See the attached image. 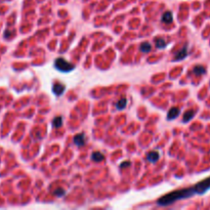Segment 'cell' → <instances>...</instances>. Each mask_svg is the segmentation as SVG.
<instances>
[{"instance_id": "obj_1", "label": "cell", "mask_w": 210, "mask_h": 210, "mask_svg": "<svg viewBox=\"0 0 210 210\" xmlns=\"http://www.w3.org/2000/svg\"><path fill=\"white\" fill-rule=\"evenodd\" d=\"M208 190H210V177L198 183L192 188L181 189V190L174 191V192L163 196L157 201V204L160 205V206H168V205L172 204L177 200L187 199V198H190L194 195H202V194L206 193Z\"/></svg>"}, {"instance_id": "obj_2", "label": "cell", "mask_w": 210, "mask_h": 210, "mask_svg": "<svg viewBox=\"0 0 210 210\" xmlns=\"http://www.w3.org/2000/svg\"><path fill=\"white\" fill-rule=\"evenodd\" d=\"M54 66L59 71H61V72H66V73L70 72V71H72L75 69V66H74V65L69 63L68 61H66V59H63V57H59V59H55Z\"/></svg>"}, {"instance_id": "obj_3", "label": "cell", "mask_w": 210, "mask_h": 210, "mask_svg": "<svg viewBox=\"0 0 210 210\" xmlns=\"http://www.w3.org/2000/svg\"><path fill=\"white\" fill-rule=\"evenodd\" d=\"M187 55H188V47L184 46L178 52H176V54L174 57V61H181V59H186Z\"/></svg>"}, {"instance_id": "obj_4", "label": "cell", "mask_w": 210, "mask_h": 210, "mask_svg": "<svg viewBox=\"0 0 210 210\" xmlns=\"http://www.w3.org/2000/svg\"><path fill=\"white\" fill-rule=\"evenodd\" d=\"M74 142L75 145H77L78 147H82L85 145V135L84 133H78L74 137Z\"/></svg>"}, {"instance_id": "obj_5", "label": "cell", "mask_w": 210, "mask_h": 210, "mask_svg": "<svg viewBox=\"0 0 210 210\" xmlns=\"http://www.w3.org/2000/svg\"><path fill=\"white\" fill-rule=\"evenodd\" d=\"M179 115V109L178 108H171V109L169 110V112H168L167 114V119L168 120H173L176 118L177 116Z\"/></svg>"}, {"instance_id": "obj_6", "label": "cell", "mask_w": 210, "mask_h": 210, "mask_svg": "<svg viewBox=\"0 0 210 210\" xmlns=\"http://www.w3.org/2000/svg\"><path fill=\"white\" fill-rule=\"evenodd\" d=\"M64 90H65V86L63 84H61V83H55L54 85V88H52V91H54L57 95H61L64 92Z\"/></svg>"}, {"instance_id": "obj_7", "label": "cell", "mask_w": 210, "mask_h": 210, "mask_svg": "<svg viewBox=\"0 0 210 210\" xmlns=\"http://www.w3.org/2000/svg\"><path fill=\"white\" fill-rule=\"evenodd\" d=\"M159 157L160 156H159V154L157 152H150L147 156V159L150 162H157L159 160Z\"/></svg>"}, {"instance_id": "obj_8", "label": "cell", "mask_w": 210, "mask_h": 210, "mask_svg": "<svg viewBox=\"0 0 210 210\" xmlns=\"http://www.w3.org/2000/svg\"><path fill=\"white\" fill-rule=\"evenodd\" d=\"M193 73L197 76H200L206 73V70H205V68L203 66H196L195 68L193 69Z\"/></svg>"}, {"instance_id": "obj_9", "label": "cell", "mask_w": 210, "mask_h": 210, "mask_svg": "<svg viewBox=\"0 0 210 210\" xmlns=\"http://www.w3.org/2000/svg\"><path fill=\"white\" fill-rule=\"evenodd\" d=\"M91 159L93 161H95V162H101V161H103L105 159V156L101 153H100V152H94L91 156Z\"/></svg>"}, {"instance_id": "obj_10", "label": "cell", "mask_w": 210, "mask_h": 210, "mask_svg": "<svg viewBox=\"0 0 210 210\" xmlns=\"http://www.w3.org/2000/svg\"><path fill=\"white\" fill-rule=\"evenodd\" d=\"M194 115H195V112L192 110H190V111H188V112H186L184 113V118H183V121L184 122V123H187V122H189L191 119L194 117Z\"/></svg>"}, {"instance_id": "obj_11", "label": "cell", "mask_w": 210, "mask_h": 210, "mask_svg": "<svg viewBox=\"0 0 210 210\" xmlns=\"http://www.w3.org/2000/svg\"><path fill=\"white\" fill-rule=\"evenodd\" d=\"M155 44L157 48H165L166 47V40L163 38H156L155 39Z\"/></svg>"}, {"instance_id": "obj_12", "label": "cell", "mask_w": 210, "mask_h": 210, "mask_svg": "<svg viewBox=\"0 0 210 210\" xmlns=\"http://www.w3.org/2000/svg\"><path fill=\"white\" fill-rule=\"evenodd\" d=\"M140 51L142 52H150L152 49V45L150 44L149 42H142V44H140Z\"/></svg>"}, {"instance_id": "obj_13", "label": "cell", "mask_w": 210, "mask_h": 210, "mask_svg": "<svg viewBox=\"0 0 210 210\" xmlns=\"http://www.w3.org/2000/svg\"><path fill=\"white\" fill-rule=\"evenodd\" d=\"M162 20H163V22L166 23V24H169V23H171L172 20H173V18H172V13L170 12V11H166L164 15H163Z\"/></svg>"}, {"instance_id": "obj_14", "label": "cell", "mask_w": 210, "mask_h": 210, "mask_svg": "<svg viewBox=\"0 0 210 210\" xmlns=\"http://www.w3.org/2000/svg\"><path fill=\"white\" fill-rule=\"evenodd\" d=\"M126 103H127V101H126V98H121V100H119L118 101H117V104H116V108L118 110H123L124 108L126 107Z\"/></svg>"}, {"instance_id": "obj_15", "label": "cell", "mask_w": 210, "mask_h": 210, "mask_svg": "<svg viewBox=\"0 0 210 210\" xmlns=\"http://www.w3.org/2000/svg\"><path fill=\"white\" fill-rule=\"evenodd\" d=\"M62 124H63V120H62V117L61 116L55 117V118L54 119V121H52V126H54V128L61 127Z\"/></svg>"}, {"instance_id": "obj_16", "label": "cell", "mask_w": 210, "mask_h": 210, "mask_svg": "<svg viewBox=\"0 0 210 210\" xmlns=\"http://www.w3.org/2000/svg\"><path fill=\"white\" fill-rule=\"evenodd\" d=\"M65 194H66V192H65L63 189H57V190H55L54 192V195L57 196V197H63V196H65Z\"/></svg>"}, {"instance_id": "obj_17", "label": "cell", "mask_w": 210, "mask_h": 210, "mask_svg": "<svg viewBox=\"0 0 210 210\" xmlns=\"http://www.w3.org/2000/svg\"><path fill=\"white\" fill-rule=\"evenodd\" d=\"M127 166H130V163H129V162H124V163H122V164L120 165V167L124 168V167H127Z\"/></svg>"}]
</instances>
